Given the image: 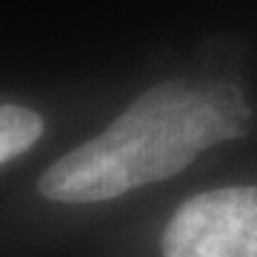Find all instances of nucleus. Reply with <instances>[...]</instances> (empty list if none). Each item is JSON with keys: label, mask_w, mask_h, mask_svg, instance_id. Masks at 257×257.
<instances>
[{"label": "nucleus", "mask_w": 257, "mask_h": 257, "mask_svg": "<svg viewBox=\"0 0 257 257\" xmlns=\"http://www.w3.org/2000/svg\"><path fill=\"white\" fill-rule=\"evenodd\" d=\"M43 135V117L18 103H0V166L20 157Z\"/></svg>", "instance_id": "3"}, {"label": "nucleus", "mask_w": 257, "mask_h": 257, "mask_svg": "<svg viewBox=\"0 0 257 257\" xmlns=\"http://www.w3.org/2000/svg\"><path fill=\"white\" fill-rule=\"evenodd\" d=\"M248 128L237 89L223 83H160L106 132L72 149L37 180L55 203H100L183 172L197 155Z\"/></svg>", "instance_id": "1"}, {"label": "nucleus", "mask_w": 257, "mask_h": 257, "mask_svg": "<svg viewBox=\"0 0 257 257\" xmlns=\"http://www.w3.org/2000/svg\"><path fill=\"white\" fill-rule=\"evenodd\" d=\"M163 257H257V186L186 200L163 231Z\"/></svg>", "instance_id": "2"}]
</instances>
